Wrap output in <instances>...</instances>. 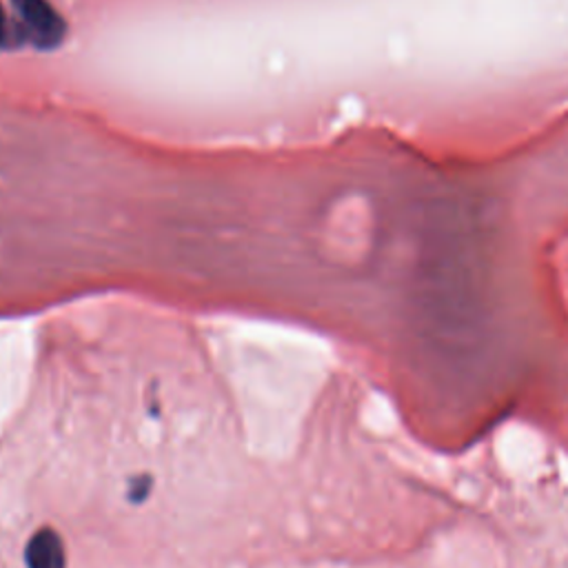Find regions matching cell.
<instances>
[{
  "instance_id": "1",
  "label": "cell",
  "mask_w": 568,
  "mask_h": 568,
  "mask_svg": "<svg viewBox=\"0 0 568 568\" xmlns=\"http://www.w3.org/2000/svg\"><path fill=\"white\" fill-rule=\"evenodd\" d=\"M23 37L39 50H54L65 39V21L50 0H12Z\"/></svg>"
},
{
  "instance_id": "2",
  "label": "cell",
  "mask_w": 568,
  "mask_h": 568,
  "mask_svg": "<svg viewBox=\"0 0 568 568\" xmlns=\"http://www.w3.org/2000/svg\"><path fill=\"white\" fill-rule=\"evenodd\" d=\"M8 48H14V28L8 19L6 8L0 6V50H8Z\"/></svg>"
}]
</instances>
